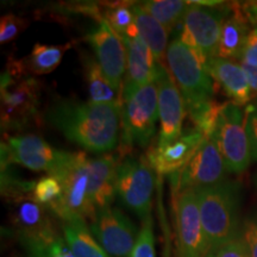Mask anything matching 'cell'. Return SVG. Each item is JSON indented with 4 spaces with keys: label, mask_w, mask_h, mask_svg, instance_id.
I'll return each mask as SVG.
<instances>
[{
    "label": "cell",
    "mask_w": 257,
    "mask_h": 257,
    "mask_svg": "<svg viewBox=\"0 0 257 257\" xmlns=\"http://www.w3.org/2000/svg\"><path fill=\"white\" fill-rule=\"evenodd\" d=\"M141 6L170 32L185 17L189 2L184 0H152L140 3Z\"/></svg>",
    "instance_id": "26"
},
{
    "label": "cell",
    "mask_w": 257,
    "mask_h": 257,
    "mask_svg": "<svg viewBox=\"0 0 257 257\" xmlns=\"http://www.w3.org/2000/svg\"><path fill=\"white\" fill-rule=\"evenodd\" d=\"M206 257H214V252H213V251H211L210 253H208V255H207Z\"/></svg>",
    "instance_id": "39"
},
{
    "label": "cell",
    "mask_w": 257,
    "mask_h": 257,
    "mask_svg": "<svg viewBox=\"0 0 257 257\" xmlns=\"http://www.w3.org/2000/svg\"><path fill=\"white\" fill-rule=\"evenodd\" d=\"M157 87H159V119L160 133L157 147L162 148L175 142L182 136V123L186 105L181 92L166 66L157 67Z\"/></svg>",
    "instance_id": "15"
},
{
    "label": "cell",
    "mask_w": 257,
    "mask_h": 257,
    "mask_svg": "<svg viewBox=\"0 0 257 257\" xmlns=\"http://www.w3.org/2000/svg\"><path fill=\"white\" fill-rule=\"evenodd\" d=\"M130 257H156L155 236H154L152 216L142 221L136 245H135Z\"/></svg>",
    "instance_id": "30"
},
{
    "label": "cell",
    "mask_w": 257,
    "mask_h": 257,
    "mask_svg": "<svg viewBox=\"0 0 257 257\" xmlns=\"http://www.w3.org/2000/svg\"><path fill=\"white\" fill-rule=\"evenodd\" d=\"M227 169L223 156L212 137H205L197 152L184 168L172 176L178 193L186 189H198L224 181Z\"/></svg>",
    "instance_id": "10"
},
{
    "label": "cell",
    "mask_w": 257,
    "mask_h": 257,
    "mask_svg": "<svg viewBox=\"0 0 257 257\" xmlns=\"http://www.w3.org/2000/svg\"><path fill=\"white\" fill-rule=\"evenodd\" d=\"M134 4L133 2H119L101 5L102 19L107 22L120 37L125 36L128 29L135 24Z\"/></svg>",
    "instance_id": "28"
},
{
    "label": "cell",
    "mask_w": 257,
    "mask_h": 257,
    "mask_svg": "<svg viewBox=\"0 0 257 257\" xmlns=\"http://www.w3.org/2000/svg\"><path fill=\"white\" fill-rule=\"evenodd\" d=\"M212 138L223 156L227 172L240 174L248 169L251 154L242 106L227 101Z\"/></svg>",
    "instance_id": "7"
},
{
    "label": "cell",
    "mask_w": 257,
    "mask_h": 257,
    "mask_svg": "<svg viewBox=\"0 0 257 257\" xmlns=\"http://www.w3.org/2000/svg\"><path fill=\"white\" fill-rule=\"evenodd\" d=\"M87 40L106 79L115 91L123 93L124 75H126V50L121 37L102 19L89 32Z\"/></svg>",
    "instance_id": "14"
},
{
    "label": "cell",
    "mask_w": 257,
    "mask_h": 257,
    "mask_svg": "<svg viewBox=\"0 0 257 257\" xmlns=\"http://www.w3.org/2000/svg\"><path fill=\"white\" fill-rule=\"evenodd\" d=\"M240 62L251 67H257V27L252 28L246 38Z\"/></svg>",
    "instance_id": "34"
},
{
    "label": "cell",
    "mask_w": 257,
    "mask_h": 257,
    "mask_svg": "<svg viewBox=\"0 0 257 257\" xmlns=\"http://www.w3.org/2000/svg\"><path fill=\"white\" fill-rule=\"evenodd\" d=\"M208 73L233 104L243 106L252 99L242 64L232 60L212 57L208 60Z\"/></svg>",
    "instance_id": "20"
},
{
    "label": "cell",
    "mask_w": 257,
    "mask_h": 257,
    "mask_svg": "<svg viewBox=\"0 0 257 257\" xmlns=\"http://www.w3.org/2000/svg\"><path fill=\"white\" fill-rule=\"evenodd\" d=\"M59 180L62 197L50 208L63 223L93 220L96 208L89 198V157L82 152L67 153L50 174Z\"/></svg>",
    "instance_id": "3"
},
{
    "label": "cell",
    "mask_w": 257,
    "mask_h": 257,
    "mask_svg": "<svg viewBox=\"0 0 257 257\" xmlns=\"http://www.w3.org/2000/svg\"><path fill=\"white\" fill-rule=\"evenodd\" d=\"M123 141L127 144L147 147L156 131L159 118L157 80L142 87H124Z\"/></svg>",
    "instance_id": "6"
},
{
    "label": "cell",
    "mask_w": 257,
    "mask_h": 257,
    "mask_svg": "<svg viewBox=\"0 0 257 257\" xmlns=\"http://www.w3.org/2000/svg\"><path fill=\"white\" fill-rule=\"evenodd\" d=\"M91 232L105 251L115 257H130L140 234L133 220L112 206L96 210Z\"/></svg>",
    "instance_id": "11"
},
{
    "label": "cell",
    "mask_w": 257,
    "mask_h": 257,
    "mask_svg": "<svg viewBox=\"0 0 257 257\" xmlns=\"http://www.w3.org/2000/svg\"><path fill=\"white\" fill-rule=\"evenodd\" d=\"M226 104L227 101L220 102L211 99L208 101L188 106L186 110L199 133H201L205 137H212Z\"/></svg>",
    "instance_id": "27"
},
{
    "label": "cell",
    "mask_w": 257,
    "mask_h": 257,
    "mask_svg": "<svg viewBox=\"0 0 257 257\" xmlns=\"http://www.w3.org/2000/svg\"><path fill=\"white\" fill-rule=\"evenodd\" d=\"M64 239L75 257H110L89 232L85 220L63 223Z\"/></svg>",
    "instance_id": "24"
},
{
    "label": "cell",
    "mask_w": 257,
    "mask_h": 257,
    "mask_svg": "<svg viewBox=\"0 0 257 257\" xmlns=\"http://www.w3.org/2000/svg\"><path fill=\"white\" fill-rule=\"evenodd\" d=\"M205 136L198 130L182 134L175 142L162 148L155 147L148 153V161L159 175H169L181 170L200 147Z\"/></svg>",
    "instance_id": "17"
},
{
    "label": "cell",
    "mask_w": 257,
    "mask_h": 257,
    "mask_svg": "<svg viewBox=\"0 0 257 257\" xmlns=\"http://www.w3.org/2000/svg\"><path fill=\"white\" fill-rule=\"evenodd\" d=\"M195 192L211 251L238 238L242 226L239 220L242 195L238 182L224 180L217 185L195 189Z\"/></svg>",
    "instance_id": "2"
},
{
    "label": "cell",
    "mask_w": 257,
    "mask_h": 257,
    "mask_svg": "<svg viewBox=\"0 0 257 257\" xmlns=\"http://www.w3.org/2000/svg\"><path fill=\"white\" fill-rule=\"evenodd\" d=\"M119 160L113 155L89 159V198L96 210L111 206L117 193Z\"/></svg>",
    "instance_id": "19"
},
{
    "label": "cell",
    "mask_w": 257,
    "mask_h": 257,
    "mask_svg": "<svg viewBox=\"0 0 257 257\" xmlns=\"http://www.w3.org/2000/svg\"><path fill=\"white\" fill-rule=\"evenodd\" d=\"M239 12L244 16L250 27H257V3H236Z\"/></svg>",
    "instance_id": "36"
},
{
    "label": "cell",
    "mask_w": 257,
    "mask_h": 257,
    "mask_svg": "<svg viewBox=\"0 0 257 257\" xmlns=\"http://www.w3.org/2000/svg\"><path fill=\"white\" fill-rule=\"evenodd\" d=\"M29 21L27 18L11 14L3 16L0 21V42L4 44L15 40L22 31L27 29Z\"/></svg>",
    "instance_id": "31"
},
{
    "label": "cell",
    "mask_w": 257,
    "mask_h": 257,
    "mask_svg": "<svg viewBox=\"0 0 257 257\" xmlns=\"http://www.w3.org/2000/svg\"><path fill=\"white\" fill-rule=\"evenodd\" d=\"M240 64H242L246 78H248L249 87L250 91H251V96L252 98H257V67H251L243 63Z\"/></svg>",
    "instance_id": "37"
},
{
    "label": "cell",
    "mask_w": 257,
    "mask_h": 257,
    "mask_svg": "<svg viewBox=\"0 0 257 257\" xmlns=\"http://www.w3.org/2000/svg\"><path fill=\"white\" fill-rule=\"evenodd\" d=\"M255 185H256V188H257V174L255 176Z\"/></svg>",
    "instance_id": "40"
},
{
    "label": "cell",
    "mask_w": 257,
    "mask_h": 257,
    "mask_svg": "<svg viewBox=\"0 0 257 257\" xmlns=\"http://www.w3.org/2000/svg\"><path fill=\"white\" fill-rule=\"evenodd\" d=\"M32 197L38 204L50 210L62 197V187H61L59 180L51 175L40 179L37 182H35Z\"/></svg>",
    "instance_id": "29"
},
{
    "label": "cell",
    "mask_w": 257,
    "mask_h": 257,
    "mask_svg": "<svg viewBox=\"0 0 257 257\" xmlns=\"http://www.w3.org/2000/svg\"><path fill=\"white\" fill-rule=\"evenodd\" d=\"M251 29L244 16L239 12L236 3L229 6V11L221 28L216 57L226 60H240L246 38Z\"/></svg>",
    "instance_id": "21"
},
{
    "label": "cell",
    "mask_w": 257,
    "mask_h": 257,
    "mask_svg": "<svg viewBox=\"0 0 257 257\" xmlns=\"http://www.w3.org/2000/svg\"><path fill=\"white\" fill-rule=\"evenodd\" d=\"M176 232L180 257H206L211 252V246L202 226L195 189H186L178 193Z\"/></svg>",
    "instance_id": "12"
},
{
    "label": "cell",
    "mask_w": 257,
    "mask_h": 257,
    "mask_svg": "<svg viewBox=\"0 0 257 257\" xmlns=\"http://www.w3.org/2000/svg\"><path fill=\"white\" fill-rule=\"evenodd\" d=\"M72 46L73 42H68L63 46L36 43L32 48L30 55L25 60H22L25 73H31L35 75L51 73L61 63L64 53L70 49Z\"/></svg>",
    "instance_id": "25"
},
{
    "label": "cell",
    "mask_w": 257,
    "mask_h": 257,
    "mask_svg": "<svg viewBox=\"0 0 257 257\" xmlns=\"http://www.w3.org/2000/svg\"><path fill=\"white\" fill-rule=\"evenodd\" d=\"M134 14L135 25H136L138 34L153 51L156 62L165 66L163 61L166 60L167 49L169 46V31L152 15L148 14L140 3L134 4Z\"/></svg>",
    "instance_id": "22"
},
{
    "label": "cell",
    "mask_w": 257,
    "mask_h": 257,
    "mask_svg": "<svg viewBox=\"0 0 257 257\" xmlns=\"http://www.w3.org/2000/svg\"><path fill=\"white\" fill-rule=\"evenodd\" d=\"M25 74L21 61H12L2 74V127L19 130L35 119L38 113L41 82Z\"/></svg>",
    "instance_id": "5"
},
{
    "label": "cell",
    "mask_w": 257,
    "mask_h": 257,
    "mask_svg": "<svg viewBox=\"0 0 257 257\" xmlns=\"http://www.w3.org/2000/svg\"><path fill=\"white\" fill-rule=\"evenodd\" d=\"M126 50V75L124 87H142L157 79L159 63L153 51L138 35L135 37H121Z\"/></svg>",
    "instance_id": "18"
},
{
    "label": "cell",
    "mask_w": 257,
    "mask_h": 257,
    "mask_svg": "<svg viewBox=\"0 0 257 257\" xmlns=\"http://www.w3.org/2000/svg\"><path fill=\"white\" fill-rule=\"evenodd\" d=\"M66 155V152L54 149L43 138L36 135L10 137L2 144V167L8 168L10 163L21 165L35 172L50 174Z\"/></svg>",
    "instance_id": "13"
},
{
    "label": "cell",
    "mask_w": 257,
    "mask_h": 257,
    "mask_svg": "<svg viewBox=\"0 0 257 257\" xmlns=\"http://www.w3.org/2000/svg\"><path fill=\"white\" fill-rule=\"evenodd\" d=\"M123 102L98 104L63 99L48 108L46 119L88 152L100 154L113 150L123 130Z\"/></svg>",
    "instance_id": "1"
},
{
    "label": "cell",
    "mask_w": 257,
    "mask_h": 257,
    "mask_svg": "<svg viewBox=\"0 0 257 257\" xmlns=\"http://www.w3.org/2000/svg\"><path fill=\"white\" fill-rule=\"evenodd\" d=\"M27 257H41L36 255V253H32V252H27Z\"/></svg>",
    "instance_id": "38"
},
{
    "label": "cell",
    "mask_w": 257,
    "mask_h": 257,
    "mask_svg": "<svg viewBox=\"0 0 257 257\" xmlns=\"http://www.w3.org/2000/svg\"><path fill=\"white\" fill-rule=\"evenodd\" d=\"M208 57L188 47L180 38L169 43L167 67L181 92L186 107L213 99V79L208 73Z\"/></svg>",
    "instance_id": "4"
},
{
    "label": "cell",
    "mask_w": 257,
    "mask_h": 257,
    "mask_svg": "<svg viewBox=\"0 0 257 257\" xmlns=\"http://www.w3.org/2000/svg\"><path fill=\"white\" fill-rule=\"evenodd\" d=\"M155 175L152 166L128 156L121 161L117 172L115 193L121 204L141 220L150 217Z\"/></svg>",
    "instance_id": "8"
},
{
    "label": "cell",
    "mask_w": 257,
    "mask_h": 257,
    "mask_svg": "<svg viewBox=\"0 0 257 257\" xmlns=\"http://www.w3.org/2000/svg\"><path fill=\"white\" fill-rule=\"evenodd\" d=\"M14 206L11 220L19 240L50 243L59 237L46 213V207L38 204L34 197L15 201Z\"/></svg>",
    "instance_id": "16"
},
{
    "label": "cell",
    "mask_w": 257,
    "mask_h": 257,
    "mask_svg": "<svg viewBox=\"0 0 257 257\" xmlns=\"http://www.w3.org/2000/svg\"><path fill=\"white\" fill-rule=\"evenodd\" d=\"M239 238L249 257H257V213L250 214L243 220Z\"/></svg>",
    "instance_id": "33"
},
{
    "label": "cell",
    "mask_w": 257,
    "mask_h": 257,
    "mask_svg": "<svg viewBox=\"0 0 257 257\" xmlns=\"http://www.w3.org/2000/svg\"><path fill=\"white\" fill-rule=\"evenodd\" d=\"M229 6H204L189 2L182 19V32L180 40L201 51L208 59L217 56L221 28Z\"/></svg>",
    "instance_id": "9"
},
{
    "label": "cell",
    "mask_w": 257,
    "mask_h": 257,
    "mask_svg": "<svg viewBox=\"0 0 257 257\" xmlns=\"http://www.w3.org/2000/svg\"><path fill=\"white\" fill-rule=\"evenodd\" d=\"M81 61L91 101L98 104L123 102L120 100V92L115 91L113 86L108 82L98 61L85 54V51L82 54Z\"/></svg>",
    "instance_id": "23"
},
{
    "label": "cell",
    "mask_w": 257,
    "mask_h": 257,
    "mask_svg": "<svg viewBox=\"0 0 257 257\" xmlns=\"http://www.w3.org/2000/svg\"><path fill=\"white\" fill-rule=\"evenodd\" d=\"M244 124L249 140L251 161L257 162V98L253 99L244 110Z\"/></svg>",
    "instance_id": "32"
},
{
    "label": "cell",
    "mask_w": 257,
    "mask_h": 257,
    "mask_svg": "<svg viewBox=\"0 0 257 257\" xmlns=\"http://www.w3.org/2000/svg\"><path fill=\"white\" fill-rule=\"evenodd\" d=\"M214 252V257H249L246 252L245 246L240 238L231 240V242L224 244L219 249H217Z\"/></svg>",
    "instance_id": "35"
}]
</instances>
